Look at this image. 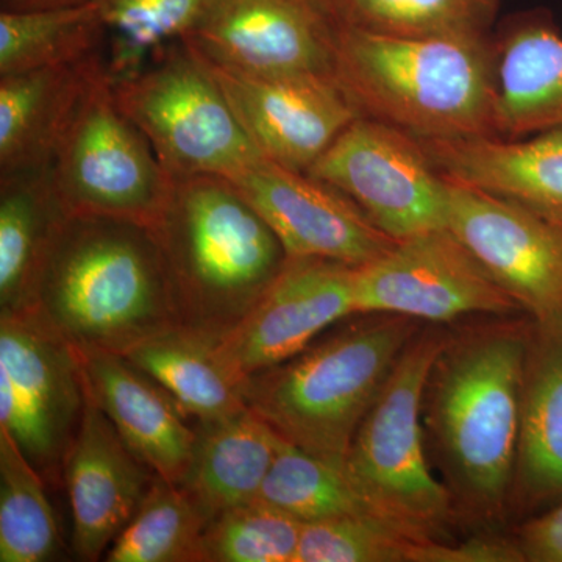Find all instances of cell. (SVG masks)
Instances as JSON below:
<instances>
[{
  "label": "cell",
  "mask_w": 562,
  "mask_h": 562,
  "mask_svg": "<svg viewBox=\"0 0 562 562\" xmlns=\"http://www.w3.org/2000/svg\"><path fill=\"white\" fill-rule=\"evenodd\" d=\"M357 203L394 241L447 227L449 180L416 136L357 117L308 172Z\"/></svg>",
  "instance_id": "30bf717a"
},
{
  "label": "cell",
  "mask_w": 562,
  "mask_h": 562,
  "mask_svg": "<svg viewBox=\"0 0 562 562\" xmlns=\"http://www.w3.org/2000/svg\"><path fill=\"white\" fill-rule=\"evenodd\" d=\"M66 216L49 168L0 179V313L33 308L44 261Z\"/></svg>",
  "instance_id": "603a6c76"
},
{
  "label": "cell",
  "mask_w": 562,
  "mask_h": 562,
  "mask_svg": "<svg viewBox=\"0 0 562 562\" xmlns=\"http://www.w3.org/2000/svg\"><path fill=\"white\" fill-rule=\"evenodd\" d=\"M257 502L314 524L355 514H375L338 462L281 439ZM379 516V514H376Z\"/></svg>",
  "instance_id": "4316f807"
},
{
  "label": "cell",
  "mask_w": 562,
  "mask_h": 562,
  "mask_svg": "<svg viewBox=\"0 0 562 562\" xmlns=\"http://www.w3.org/2000/svg\"><path fill=\"white\" fill-rule=\"evenodd\" d=\"M447 180V228L536 324H562V224L519 203Z\"/></svg>",
  "instance_id": "4fadbf2b"
},
{
  "label": "cell",
  "mask_w": 562,
  "mask_h": 562,
  "mask_svg": "<svg viewBox=\"0 0 562 562\" xmlns=\"http://www.w3.org/2000/svg\"><path fill=\"white\" fill-rule=\"evenodd\" d=\"M335 79L360 116L422 140L497 136L492 35L398 38L339 25Z\"/></svg>",
  "instance_id": "7a4b0ae2"
},
{
  "label": "cell",
  "mask_w": 562,
  "mask_h": 562,
  "mask_svg": "<svg viewBox=\"0 0 562 562\" xmlns=\"http://www.w3.org/2000/svg\"><path fill=\"white\" fill-rule=\"evenodd\" d=\"M339 24L325 0H206L184 41L249 76L335 77Z\"/></svg>",
  "instance_id": "7c38bea8"
},
{
  "label": "cell",
  "mask_w": 562,
  "mask_h": 562,
  "mask_svg": "<svg viewBox=\"0 0 562 562\" xmlns=\"http://www.w3.org/2000/svg\"><path fill=\"white\" fill-rule=\"evenodd\" d=\"M417 333L397 314H361L290 360L254 373L244 402L284 441L344 465L355 432Z\"/></svg>",
  "instance_id": "5b68a950"
},
{
  "label": "cell",
  "mask_w": 562,
  "mask_h": 562,
  "mask_svg": "<svg viewBox=\"0 0 562 562\" xmlns=\"http://www.w3.org/2000/svg\"><path fill=\"white\" fill-rule=\"evenodd\" d=\"M206 65L255 149L284 168L308 172L360 117L335 77L249 76Z\"/></svg>",
  "instance_id": "2e32d148"
},
{
  "label": "cell",
  "mask_w": 562,
  "mask_h": 562,
  "mask_svg": "<svg viewBox=\"0 0 562 562\" xmlns=\"http://www.w3.org/2000/svg\"><path fill=\"white\" fill-rule=\"evenodd\" d=\"M357 268L316 257H288L279 276L238 325L220 336L217 355L238 379L290 360L355 312Z\"/></svg>",
  "instance_id": "5bb4252c"
},
{
  "label": "cell",
  "mask_w": 562,
  "mask_h": 562,
  "mask_svg": "<svg viewBox=\"0 0 562 562\" xmlns=\"http://www.w3.org/2000/svg\"><path fill=\"white\" fill-rule=\"evenodd\" d=\"M449 339L417 331L372 408L366 414L344 469L372 512L420 538H442L450 494L431 475L420 413L432 366Z\"/></svg>",
  "instance_id": "8992f818"
},
{
  "label": "cell",
  "mask_w": 562,
  "mask_h": 562,
  "mask_svg": "<svg viewBox=\"0 0 562 562\" xmlns=\"http://www.w3.org/2000/svg\"><path fill=\"white\" fill-rule=\"evenodd\" d=\"M43 476L0 428V562H46L61 549Z\"/></svg>",
  "instance_id": "f1b7e54d"
},
{
  "label": "cell",
  "mask_w": 562,
  "mask_h": 562,
  "mask_svg": "<svg viewBox=\"0 0 562 562\" xmlns=\"http://www.w3.org/2000/svg\"><path fill=\"white\" fill-rule=\"evenodd\" d=\"M52 188L68 216H102L154 227L172 179L117 106L102 69L70 120L49 166Z\"/></svg>",
  "instance_id": "ba28073f"
},
{
  "label": "cell",
  "mask_w": 562,
  "mask_h": 562,
  "mask_svg": "<svg viewBox=\"0 0 562 562\" xmlns=\"http://www.w3.org/2000/svg\"><path fill=\"white\" fill-rule=\"evenodd\" d=\"M105 27L103 60L110 79L139 68L162 47L183 40L206 0H90Z\"/></svg>",
  "instance_id": "4dcf8cb0"
},
{
  "label": "cell",
  "mask_w": 562,
  "mask_h": 562,
  "mask_svg": "<svg viewBox=\"0 0 562 562\" xmlns=\"http://www.w3.org/2000/svg\"><path fill=\"white\" fill-rule=\"evenodd\" d=\"M517 547L524 561L562 562V503L525 525Z\"/></svg>",
  "instance_id": "836d02e7"
},
{
  "label": "cell",
  "mask_w": 562,
  "mask_h": 562,
  "mask_svg": "<svg viewBox=\"0 0 562 562\" xmlns=\"http://www.w3.org/2000/svg\"><path fill=\"white\" fill-rule=\"evenodd\" d=\"M209 522L183 487L157 475L103 561L198 562L199 543Z\"/></svg>",
  "instance_id": "f546056e"
},
{
  "label": "cell",
  "mask_w": 562,
  "mask_h": 562,
  "mask_svg": "<svg viewBox=\"0 0 562 562\" xmlns=\"http://www.w3.org/2000/svg\"><path fill=\"white\" fill-rule=\"evenodd\" d=\"M422 144L449 179L562 224V125L528 139L475 136Z\"/></svg>",
  "instance_id": "d6986e66"
},
{
  "label": "cell",
  "mask_w": 562,
  "mask_h": 562,
  "mask_svg": "<svg viewBox=\"0 0 562 562\" xmlns=\"http://www.w3.org/2000/svg\"><path fill=\"white\" fill-rule=\"evenodd\" d=\"M492 36L497 50V136L522 138L562 125V35L550 14H514Z\"/></svg>",
  "instance_id": "44dd1931"
},
{
  "label": "cell",
  "mask_w": 562,
  "mask_h": 562,
  "mask_svg": "<svg viewBox=\"0 0 562 562\" xmlns=\"http://www.w3.org/2000/svg\"><path fill=\"white\" fill-rule=\"evenodd\" d=\"M225 179L272 228L288 257L360 268L394 246L357 203L310 173L260 157Z\"/></svg>",
  "instance_id": "9a60e30c"
},
{
  "label": "cell",
  "mask_w": 562,
  "mask_h": 562,
  "mask_svg": "<svg viewBox=\"0 0 562 562\" xmlns=\"http://www.w3.org/2000/svg\"><path fill=\"white\" fill-rule=\"evenodd\" d=\"M111 88L171 179L228 177L262 157L210 66L184 40L162 47L135 72L111 80Z\"/></svg>",
  "instance_id": "52a82bcc"
},
{
  "label": "cell",
  "mask_w": 562,
  "mask_h": 562,
  "mask_svg": "<svg viewBox=\"0 0 562 562\" xmlns=\"http://www.w3.org/2000/svg\"><path fill=\"white\" fill-rule=\"evenodd\" d=\"M155 476L157 473L125 446L87 392L83 419L63 468L77 560L105 558L111 543L138 512Z\"/></svg>",
  "instance_id": "e0dca14e"
},
{
  "label": "cell",
  "mask_w": 562,
  "mask_h": 562,
  "mask_svg": "<svg viewBox=\"0 0 562 562\" xmlns=\"http://www.w3.org/2000/svg\"><path fill=\"white\" fill-rule=\"evenodd\" d=\"M344 27L398 36H490L502 0H325Z\"/></svg>",
  "instance_id": "83f0119b"
},
{
  "label": "cell",
  "mask_w": 562,
  "mask_h": 562,
  "mask_svg": "<svg viewBox=\"0 0 562 562\" xmlns=\"http://www.w3.org/2000/svg\"><path fill=\"white\" fill-rule=\"evenodd\" d=\"M90 0H2V10L27 11L79 5Z\"/></svg>",
  "instance_id": "e575fe53"
},
{
  "label": "cell",
  "mask_w": 562,
  "mask_h": 562,
  "mask_svg": "<svg viewBox=\"0 0 562 562\" xmlns=\"http://www.w3.org/2000/svg\"><path fill=\"white\" fill-rule=\"evenodd\" d=\"M150 231L177 322L217 338L246 317L288 260L272 228L222 176L172 179Z\"/></svg>",
  "instance_id": "3957f363"
},
{
  "label": "cell",
  "mask_w": 562,
  "mask_h": 562,
  "mask_svg": "<svg viewBox=\"0 0 562 562\" xmlns=\"http://www.w3.org/2000/svg\"><path fill=\"white\" fill-rule=\"evenodd\" d=\"M531 333L519 327L447 341L428 379V424L465 502L497 512L516 480Z\"/></svg>",
  "instance_id": "277c9868"
},
{
  "label": "cell",
  "mask_w": 562,
  "mask_h": 562,
  "mask_svg": "<svg viewBox=\"0 0 562 562\" xmlns=\"http://www.w3.org/2000/svg\"><path fill=\"white\" fill-rule=\"evenodd\" d=\"M32 310L76 349L117 355L179 325L154 233L114 217H65Z\"/></svg>",
  "instance_id": "6da1fadb"
},
{
  "label": "cell",
  "mask_w": 562,
  "mask_h": 562,
  "mask_svg": "<svg viewBox=\"0 0 562 562\" xmlns=\"http://www.w3.org/2000/svg\"><path fill=\"white\" fill-rule=\"evenodd\" d=\"M216 341L217 336L176 325L124 357L160 383L191 420H217L246 408V382L222 362Z\"/></svg>",
  "instance_id": "d4e9b609"
},
{
  "label": "cell",
  "mask_w": 562,
  "mask_h": 562,
  "mask_svg": "<svg viewBox=\"0 0 562 562\" xmlns=\"http://www.w3.org/2000/svg\"><path fill=\"white\" fill-rule=\"evenodd\" d=\"M103 54L76 63L0 76V179L49 168Z\"/></svg>",
  "instance_id": "ffe728a7"
},
{
  "label": "cell",
  "mask_w": 562,
  "mask_h": 562,
  "mask_svg": "<svg viewBox=\"0 0 562 562\" xmlns=\"http://www.w3.org/2000/svg\"><path fill=\"white\" fill-rule=\"evenodd\" d=\"M519 303L487 276L447 227L395 241L357 268L355 312L449 322L468 314L506 316Z\"/></svg>",
  "instance_id": "8fae6325"
},
{
  "label": "cell",
  "mask_w": 562,
  "mask_h": 562,
  "mask_svg": "<svg viewBox=\"0 0 562 562\" xmlns=\"http://www.w3.org/2000/svg\"><path fill=\"white\" fill-rule=\"evenodd\" d=\"M77 351L88 394L125 446L160 479L180 484L194 449L195 425L176 398L124 355Z\"/></svg>",
  "instance_id": "ac0fdd59"
},
{
  "label": "cell",
  "mask_w": 562,
  "mask_h": 562,
  "mask_svg": "<svg viewBox=\"0 0 562 562\" xmlns=\"http://www.w3.org/2000/svg\"><path fill=\"white\" fill-rule=\"evenodd\" d=\"M87 406L79 351L35 310L0 313V428L50 484Z\"/></svg>",
  "instance_id": "9c48e42d"
},
{
  "label": "cell",
  "mask_w": 562,
  "mask_h": 562,
  "mask_svg": "<svg viewBox=\"0 0 562 562\" xmlns=\"http://www.w3.org/2000/svg\"><path fill=\"white\" fill-rule=\"evenodd\" d=\"M302 528L265 503H247L206 524L198 562H295Z\"/></svg>",
  "instance_id": "d6a6232c"
},
{
  "label": "cell",
  "mask_w": 562,
  "mask_h": 562,
  "mask_svg": "<svg viewBox=\"0 0 562 562\" xmlns=\"http://www.w3.org/2000/svg\"><path fill=\"white\" fill-rule=\"evenodd\" d=\"M194 425V449L179 486L209 520L257 501L280 436L247 406L222 419Z\"/></svg>",
  "instance_id": "7402d4cb"
},
{
  "label": "cell",
  "mask_w": 562,
  "mask_h": 562,
  "mask_svg": "<svg viewBox=\"0 0 562 562\" xmlns=\"http://www.w3.org/2000/svg\"><path fill=\"white\" fill-rule=\"evenodd\" d=\"M516 480L531 502L562 497V324L531 333Z\"/></svg>",
  "instance_id": "cb8c5ba5"
},
{
  "label": "cell",
  "mask_w": 562,
  "mask_h": 562,
  "mask_svg": "<svg viewBox=\"0 0 562 562\" xmlns=\"http://www.w3.org/2000/svg\"><path fill=\"white\" fill-rule=\"evenodd\" d=\"M105 27L91 2L0 11V76L76 65L103 54Z\"/></svg>",
  "instance_id": "484cf974"
},
{
  "label": "cell",
  "mask_w": 562,
  "mask_h": 562,
  "mask_svg": "<svg viewBox=\"0 0 562 562\" xmlns=\"http://www.w3.org/2000/svg\"><path fill=\"white\" fill-rule=\"evenodd\" d=\"M431 541L376 514H355L303 525L295 562H425Z\"/></svg>",
  "instance_id": "1f68e13d"
}]
</instances>
